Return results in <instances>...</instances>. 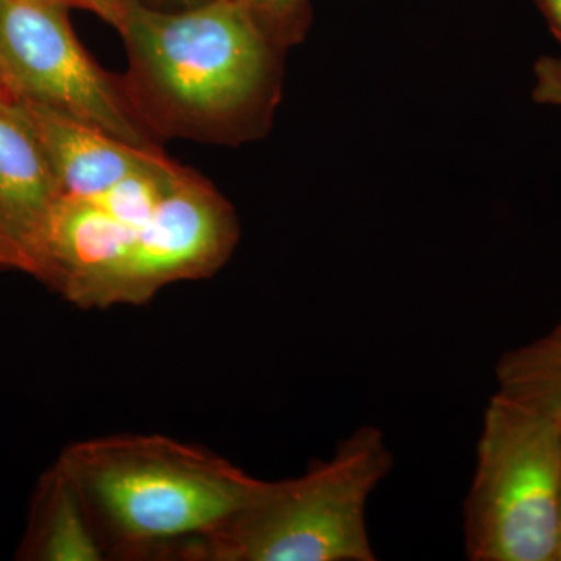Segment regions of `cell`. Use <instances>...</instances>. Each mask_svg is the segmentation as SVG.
Here are the masks:
<instances>
[{"instance_id": "6da1fadb", "label": "cell", "mask_w": 561, "mask_h": 561, "mask_svg": "<svg viewBox=\"0 0 561 561\" xmlns=\"http://www.w3.org/2000/svg\"><path fill=\"white\" fill-rule=\"evenodd\" d=\"M116 31L122 90L151 138L241 146L271 130L286 49L238 0L183 10L124 0Z\"/></svg>"}, {"instance_id": "7a4b0ae2", "label": "cell", "mask_w": 561, "mask_h": 561, "mask_svg": "<svg viewBox=\"0 0 561 561\" xmlns=\"http://www.w3.org/2000/svg\"><path fill=\"white\" fill-rule=\"evenodd\" d=\"M58 461L83 497L106 560L201 561L262 483L217 454L162 435L73 443Z\"/></svg>"}, {"instance_id": "3957f363", "label": "cell", "mask_w": 561, "mask_h": 561, "mask_svg": "<svg viewBox=\"0 0 561 561\" xmlns=\"http://www.w3.org/2000/svg\"><path fill=\"white\" fill-rule=\"evenodd\" d=\"M393 465L386 434L357 427L298 478L262 481L201 561H375L368 501Z\"/></svg>"}, {"instance_id": "277c9868", "label": "cell", "mask_w": 561, "mask_h": 561, "mask_svg": "<svg viewBox=\"0 0 561 561\" xmlns=\"http://www.w3.org/2000/svg\"><path fill=\"white\" fill-rule=\"evenodd\" d=\"M560 481L561 423L496 390L461 512L467 559L557 561Z\"/></svg>"}, {"instance_id": "5b68a950", "label": "cell", "mask_w": 561, "mask_h": 561, "mask_svg": "<svg viewBox=\"0 0 561 561\" xmlns=\"http://www.w3.org/2000/svg\"><path fill=\"white\" fill-rule=\"evenodd\" d=\"M51 0H0V87L13 101L60 111L138 147H160L133 113L119 77L81 46Z\"/></svg>"}, {"instance_id": "8992f818", "label": "cell", "mask_w": 561, "mask_h": 561, "mask_svg": "<svg viewBox=\"0 0 561 561\" xmlns=\"http://www.w3.org/2000/svg\"><path fill=\"white\" fill-rule=\"evenodd\" d=\"M239 234L231 203L190 169L136 231L111 283L108 308L144 305L169 284L209 278L230 260Z\"/></svg>"}, {"instance_id": "52a82bcc", "label": "cell", "mask_w": 561, "mask_h": 561, "mask_svg": "<svg viewBox=\"0 0 561 561\" xmlns=\"http://www.w3.org/2000/svg\"><path fill=\"white\" fill-rule=\"evenodd\" d=\"M136 231L91 198L61 195L33 243L31 275L79 308H108L111 283Z\"/></svg>"}, {"instance_id": "ba28073f", "label": "cell", "mask_w": 561, "mask_h": 561, "mask_svg": "<svg viewBox=\"0 0 561 561\" xmlns=\"http://www.w3.org/2000/svg\"><path fill=\"white\" fill-rule=\"evenodd\" d=\"M18 103L46 151L62 195L95 197L164 157L160 147L133 146L60 111Z\"/></svg>"}, {"instance_id": "9c48e42d", "label": "cell", "mask_w": 561, "mask_h": 561, "mask_svg": "<svg viewBox=\"0 0 561 561\" xmlns=\"http://www.w3.org/2000/svg\"><path fill=\"white\" fill-rule=\"evenodd\" d=\"M60 184L24 110L0 98V228L20 250L31 273V251Z\"/></svg>"}, {"instance_id": "30bf717a", "label": "cell", "mask_w": 561, "mask_h": 561, "mask_svg": "<svg viewBox=\"0 0 561 561\" xmlns=\"http://www.w3.org/2000/svg\"><path fill=\"white\" fill-rule=\"evenodd\" d=\"M18 560H106L83 497L58 460L36 485Z\"/></svg>"}, {"instance_id": "8fae6325", "label": "cell", "mask_w": 561, "mask_h": 561, "mask_svg": "<svg viewBox=\"0 0 561 561\" xmlns=\"http://www.w3.org/2000/svg\"><path fill=\"white\" fill-rule=\"evenodd\" d=\"M494 376L497 391L561 423V332L505 351Z\"/></svg>"}, {"instance_id": "7c38bea8", "label": "cell", "mask_w": 561, "mask_h": 561, "mask_svg": "<svg viewBox=\"0 0 561 561\" xmlns=\"http://www.w3.org/2000/svg\"><path fill=\"white\" fill-rule=\"evenodd\" d=\"M187 171L190 169L176 164L164 154L147 168L117 181L110 190L91 197V201L121 224L139 230L157 213Z\"/></svg>"}, {"instance_id": "4fadbf2b", "label": "cell", "mask_w": 561, "mask_h": 561, "mask_svg": "<svg viewBox=\"0 0 561 561\" xmlns=\"http://www.w3.org/2000/svg\"><path fill=\"white\" fill-rule=\"evenodd\" d=\"M283 49L301 43L311 25V0H238Z\"/></svg>"}, {"instance_id": "5bb4252c", "label": "cell", "mask_w": 561, "mask_h": 561, "mask_svg": "<svg viewBox=\"0 0 561 561\" xmlns=\"http://www.w3.org/2000/svg\"><path fill=\"white\" fill-rule=\"evenodd\" d=\"M535 102L541 105L561 106V57L538 58L534 66Z\"/></svg>"}, {"instance_id": "9a60e30c", "label": "cell", "mask_w": 561, "mask_h": 561, "mask_svg": "<svg viewBox=\"0 0 561 561\" xmlns=\"http://www.w3.org/2000/svg\"><path fill=\"white\" fill-rule=\"evenodd\" d=\"M51 2L60 3L66 9L73 7V9L91 11L114 28L119 25L122 9H124V0H51Z\"/></svg>"}, {"instance_id": "2e32d148", "label": "cell", "mask_w": 561, "mask_h": 561, "mask_svg": "<svg viewBox=\"0 0 561 561\" xmlns=\"http://www.w3.org/2000/svg\"><path fill=\"white\" fill-rule=\"evenodd\" d=\"M0 271H27L20 250L7 238L2 228H0Z\"/></svg>"}, {"instance_id": "e0dca14e", "label": "cell", "mask_w": 561, "mask_h": 561, "mask_svg": "<svg viewBox=\"0 0 561 561\" xmlns=\"http://www.w3.org/2000/svg\"><path fill=\"white\" fill-rule=\"evenodd\" d=\"M549 28L561 44V0H534Z\"/></svg>"}, {"instance_id": "ac0fdd59", "label": "cell", "mask_w": 561, "mask_h": 561, "mask_svg": "<svg viewBox=\"0 0 561 561\" xmlns=\"http://www.w3.org/2000/svg\"><path fill=\"white\" fill-rule=\"evenodd\" d=\"M136 2L158 10H183L198 5V3L206 2V0H136Z\"/></svg>"}, {"instance_id": "d6986e66", "label": "cell", "mask_w": 561, "mask_h": 561, "mask_svg": "<svg viewBox=\"0 0 561 561\" xmlns=\"http://www.w3.org/2000/svg\"><path fill=\"white\" fill-rule=\"evenodd\" d=\"M557 561H561V481H560V502H559V548H557Z\"/></svg>"}, {"instance_id": "ffe728a7", "label": "cell", "mask_w": 561, "mask_h": 561, "mask_svg": "<svg viewBox=\"0 0 561 561\" xmlns=\"http://www.w3.org/2000/svg\"><path fill=\"white\" fill-rule=\"evenodd\" d=\"M552 331L561 332V317H560V320L557 321V324H556V327H553Z\"/></svg>"}, {"instance_id": "44dd1931", "label": "cell", "mask_w": 561, "mask_h": 561, "mask_svg": "<svg viewBox=\"0 0 561 561\" xmlns=\"http://www.w3.org/2000/svg\"><path fill=\"white\" fill-rule=\"evenodd\" d=\"M3 95H7V92L2 90V87H0V98H3ZM9 98V95H7Z\"/></svg>"}]
</instances>
